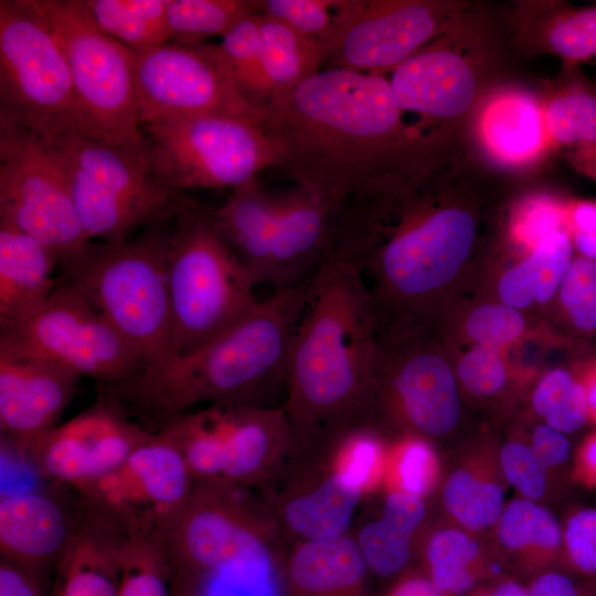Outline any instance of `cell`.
<instances>
[{
  "label": "cell",
  "instance_id": "cell-52",
  "mask_svg": "<svg viewBox=\"0 0 596 596\" xmlns=\"http://www.w3.org/2000/svg\"><path fill=\"white\" fill-rule=\"evenodd\" d=\"M528 589L529 596H596V577L547 570L536 574Z\"/></svg>",
  "mask_w": 596,
  "mask_h": 596
},
{
  "label": "cell",
  "instance_id": "cell-34",
  "mask_svg": "<svg viewBox=\"0 0 596 596\" xmlns=\"http://www.w3.org/2000/svg\"><path fill=\"white\" fill-rule=\"evenodd\" d=\"M256 17L262 40L263 64L272 97L323 68L324 53L318 42L278 20L262 14Z\"/></svg>",
  "mask_w": 596,
  "mask_h": 596
},
{
  "label": "cell",
  "instance_id": "cell-4",
  "mask_svg": "<svg viewBox=\"0 0 596 596\" xmlns=\"http://www.w3.org/2000/svg\"><path fill=\"white\" fill-rule=\"evenodd\" d=\"M311 279L275 288L224 332L183 353L115 383H98L130 417L157 432L171 417L206 402L268 407L278 387L286 392L292 337Z\"/></svg>",
  "mask_w": 596,
  "mask_h": 596
},
{
  "label": "cell",
  "instance_id": "cell-50",
  "mask_svg": "<svg viewBox=\"0 0 596 596\" xmlns=\"http://www.w3.org/2000/svg\"><path fill=\"white\" fill-rule=\"evenodd\" d=\"M398 456L396 473L401 491L422 497L436 477L437 464L432 448L421 439H409Z\"/></svg>",
  "mask_w": 596,
  "mask_h": 596
},
{
  "label": "cell",
  "instance_id": "cell-19",
  "mask_svg": "<svg viewBox=\"0 0 596 596\" xmlns=\"http://www.w3.org/2000/svg\"><path fill=\"white\" fill-rule=\"evenodd\" d=\"M195 481L177 449L156 432L77 497L125 532H161L184 509Z\"/></svg>",
  "mask_w": 596,
  "mask_h": 596
},
{
  "label": "cell",
  "instance_id": "cell-43",
  "mask_svg": "<svg viewBox=\"0 0 596 596\" xmlns=\"http://www.w3.org/2000/svg\"><path fill=\"white\" fill-rule=\"evenodd\" d=\"M567 201L549 191H534L519 199L508 220L509 241L526 254L549 235L566 231Z\"/></svg>",
  "mask_w": 596,
  "mask_h": 596
},
{
  "label": "cell",
  "instance_id": "cell-20",
  "mask_svg": "<svg viewBox=\"0 0 596 596\" xmlns=\"http://www.w3.org/2000/svg\"><path fill=\"white\" fill-rule=\"evenodd\" d=\"M152 433L98 390L89 407L40 437L26 456L39 476L77 491L118 467Z\"/></svg>",
  "mask_w": 596,
  "mask_h": 596
},
{
  "label": "cell",
  "instance_id": "cell-25",
  "mask_svg": "<svg viewBox=\"0 0 596 596\" xmlns=\"http://www.w3.org/2000/svg\"><path fill=\"white\" fill-rule=\"evenodd\" d=\"M81 502L71 507L42 490L11 492L0 499L1 558L41 575L56 565L70 544Z\"/></svg>",
  "mask_w": 596,
  "mask_h": 596
},
{
  "label": "cell",
  "instance_id": "cell-58",
  "mask_svg": "<svg viewBox=\"0 0 596 596\" xmlns=\"http://www.w3.org/2000/svg\"><path fill=\"white\" fill-rule=\"evenodd\" d=\"M579 377L585 389L589 421L596 424V360L588 364Z\"/></svg>",
  "mask_w": 596,
  "mask_h": 596
},
{
  "label": "cell",
  "instance_id": "cell-48",
  "mask_svg": "<svg viewBox=\"0 0 596 596\" xmlns=\"http://www.w3.org/2000/svg\"><path fill=\"white\" fill-rule=\"evenodd\" d=\"M539 285L540 252L535 246L500 275L498 301L523 311L536 304Z\"/></svg>",
  "mask_w": 596,
  "mask_h": 596
},
{
  "label": "cell",
  "instance_id": "cell-14",
  "mask_svg": "<svg viewBox=\"0 0 596 596\" xmlns=\"http://www.w3.org/2000/svg\"><path fill=\"white\" fill-rule=\"evenodd\" d=\"M0 352L41 358L98 383L120 382L145 368L91 302L60 276L33 313L0 323Z\"/></svg>",
  "mask_w": 596,
  "mask_h": 596
},
{
  "label": "cell",
  "instance_id": "cell-13",
  "mask_svg": "<svg viewBox=\"0 0 596 596\" xmlns=\"http://www.w3.org/2000/svg\"><path fill=\"white\" fill-rule=\"evenodd\" d=\"M151 163L171 188H237L276 164L258 120L225 116L159 118L141 124Z\"/></svg>",
  "mask_w": 596,
  "mask_h": 596
},
{
  "label": "cell",
  "instance_id": "cell-30",
  "mask_svg": "<svg viewBox=\"0 0 596 596\" xmlns=\"http://www.w3.org/2000/svg\"><path fill=\"white\" fill-rule=\"evenodd\" d=\"M57 259L33 236L0 222V323L18 322L53 291Z\"/></svg>",
  "mask_w": 596,
  "mask_h": 596
},
{
  "label": "cell",
  "instance_id": "cell-16",
  "mask_svg": "<svg viewBox=\"0 0 596 596\" xmlns=\"http://www.w3.org/2000/svg\"><path fill=\"white\" fill-rule=\"evenodd\" d=\"M140 121L225 116L258 120L259 109L240 93L217 44L167 43L131 51Z\"/></svg>",
  "mask_w": 596,
  "mask_h": 596
},
{
  "label": "cell",
  "instance_id": "cell-35",
  "mask_svg": "<svg viewBox=\"0 0 596 596\" xmlns=\"http://www.w3.org/2000/svg\"><path fill=\"white\" fill-rule=\"evenodd\" d=\"M97 26L131 51L171 42L167 0H86Z\"/></svg>",
  "mask_w": 596,
  "mask_h": 596
},
{
  "label": "cell",
  "instance_id": "cell-11",
  "mask_svg": "<svg viewBox=\"0 0 596 596\" xmlns=\"http://www.w3.org/2000/svg\"><path fill=\"white\" fill-rule=\"evenodd\" d=\"M249 488L195 482L181 513L161 532L173 577L202 581L244 561H274L277 524Z\"/></svg>",
  "mask_w": 596,
  "mask_h": 596
},
{
  "label": "cell",
  "instance_id": "cell-42",
  "mask_svg": "<svg viewBox=\"0 0 596 596\" xmlns=\"http://www.w3.org/2000/svg\"><path fill=\"white\" fill-rule=\"evenodd\" d=\"M351 0H255V13L278 20L318 42L323 53L339 32Z\"/></svg>",
  "mask_w": 596,
  "mask_h": 596
},
{
  "label": "cell",
  "instance_id": "cell-26",
  "mask_svg": "<svg viewBox=\"0 0 596 596\" xmlns=\"http://www.w3.org/2000/svg\"><path fill=\"white\" fill-rule=\"evenodd\" d=\"M505 22L510 44L524 54L553 55L562 65H596V2L515 1Z\"/></svg>",
  "mask_w": 596,
  "mask_h": 596
},
{
  "label": "cell",
  "instance_id": "cell-9",
  "mask_svg": "<svg viewBox=\"0 0 596 596\" xmlns=\"http://www.w3.org/2000/svg\"><path fill=\"white\" fill-rule=\"evenodd\" d=\"M0 128L40 138L75 132L105 140L82 107L64 53L31 0L0 1Z\"/></svg>",
  "mask_w": 596,
  "mask_h": 596
},
{
  "label": "cell",
  "instance_id": "cell-6",
  "mask_svg": "<svg viewBox=\"0 0 596 596\" xmlns=\"http://www.w3.org/2000/svg\"><path fill=\"white\" fill-rule=\"evenodd\" d=\"M40 139L65 177L87 241L126 240L140 227L174 220L194 202L161 179L147 147L75 132Z\"/></svg>",
  "mask_w": 596,
  "mask_h": 596
},
{
  "label": "cell",
  "instance_id": "cell-46",
  "mask_svg": "<svg viewBox=\"0 0 596 596\" xmlns=\"http://www.w3.org/2000/svg\"><path fill=\"white\" fill-rule=\"evenodd\" d=\"M459 383L472 395L490 397L502 391L508 380V368L502 350L472 344L455 364Z\"/></svg>",
  "mask_w": 596,
  "mask_h": 596
},
{
  "label": "cell",
  "instance_id": "cell-45",
  "mask_svg": "<svg viewBox=\"0 0 596 596\" xmlns=\"http://www.w3.org/2000/svg\"><path fill=\"white\" fill-rule=\"evenodd\" d=\"M525 330L523 312L500 301L476 306L466 315L461 324L464 337L472 344L500 350L519 341Z\"/></svg>",
  "mask_w": 596,
  "mask_h": 596
},
{
  "label": "cell",
  "instance_id": "cell-28",
  "mask_svg": "<svg viewBox=\"0 0 596 596\" xmlns=\"http://www.w3.org/2000/svg\"><path fill=\"white\" fill-rule=\"evenodd\" d=\"M541 96L553 151L596 182V81L581 65H562Z\"/></svg>",
  "mask_w": 596,
  "mask_h": 596
},
{
  "label": "cell",
  "instance_id": "cell-37",
  "mask_svg": "<svg viewBox=\"0 0 596 596\" xmlns=\"http://www.w3.org/2000/svg\"><path fill=\"white\" fill-rule=\"evenodd\" d=\"M255 14V0H167L171 43L198 46Z\"/></svg>",
  "mask_w": 596,
  "mask_h": 596
},
{
  "label": "cell",
  "instance_id": "cell-55",
  "mask_svg": "<svg viewBox=\"0 0 596 596\" xmlns=\"http://www.w3.org/2000/svg\"><path fill=\"white\" fill-rule=\"evenodd\" d=\"M574 476L587 487L596 486V432L589 434L579 445L575 457Z\"/></svg>",
  "mask_w": 596,
  "mask_h": 596
},
{
  "label": "cell",
  "instance_id": "cell-22",
  "mask_svg": "<svg viewBox=\"0 0 596 596\" xmlns=\"http://www.w3.org/2000/svg\"><path fill=\"white\" fill-rule=\"evenodd\" d=\"M468 125L477 152L501 172L529 171L554 153L541 93L522 84L492 83Z\"/></svg>",
  "mask_w": 596,
  "mask_h": 596
},
{
  "label": "cell",
  "instance_id": "cell-17",
  "mask_svg": "<svg viewBox=\"0 0 596 596\" xmlns=\"http://www.w3.org/2000/svg\"><path fill=\"white\" fill-rule=\"evenodd\" d=\"M472 6L460 0H351L339 32L324 50L323 68L385 76Z\"/></svg>",
  "mask_w": 596,
  "mask_h": 596
},
{
  "label": "cell",
  "instance_id": "cell-41",
  "mask_svg": "<svg viewBox=\"0 0 596 596\" xmlns=\"http://www.w3.org/2000/svg\"><path fill=\"white\" fill-rule=\"evenodd\" d=\"M532 405L546 425L563 434L575 432L589 421L581 377L565 369L550 370L539 380Z\"/></svg>",
  "mask_w": 596,
  "mask_h": 596
},
{
  "label": "cell",
  "instance_id": "cell-36",
  "mask_svg": "<svg viewBox=\"0 0 596 596\" xmlns=\"http://www.w3.org/2000/svg\"><path fill=\"white\" fill-rule=\"evenodd\" d=\"M428 579L445 596H462L490 577L476 542L461 530L435 532L426 546Z\"/></svg>",
  "mask_w": 596,
  "mask_h": 596
},
{
  "label": "cell",
  "instance_id": "cell-2",
  "mask_svg": "<svg viewBox=\"0 0 596 596\" xmlns=\"http://www.w3.org/2000/svg\"><path fill=\"white\" fill-rule=\"evenodd\" d=\"M258 125L276 152L273 169L337 204L380 174L445 151L408 124L386 76L343 68H323L275 94L259 108Z\"/></svg>",
  "mask_w": 596,
  "mask_h": 596
},
{
  "label": "cell",
  "instance_id": "cell-51",
  "mask_svg": "<svg viewBox=\"0 0 596 596\" xmlns=\"http://www.w3.org/2000/svg\"><path fill=\"white\" fill-rule=\"evenodd\" d=\"M566 231L574 252L581 257L596 262V200L567 201Z\"/></svg>",
  "mask_w": 596,
  "mask_h": 596
},
{
  "label": "cell",
  "instance_id": "cell-8",
  "mask_svg": "<svg viewBox=\"0 0 596 596\" xmlns=\"http://www.w3.org/2000/svg\"><path fill=\"white\" fill-rule=\"evenodd\" d=\"M168 284L174 354L215 338L258 302L256 285L216 226L215 209L196 201L173 220Z\"/></svg>",
  "mask_w": 596,
  "mask_h": 596
},
{
  "label": "cell",
  "instance_id": "cell-29",
  "mask_svg": "<svg viewBox=\"0 0 596 596\" xmlns=\"http://www.w3.org/2000/svg\"><path fill=\"white\" fill-rule=\"evenodd\" d=\"M368 566L356 540L343 534L297 541L281 571L285 596H365Z\"/></svg>",
  "mask_w": 596,
  "mask_h": 596
},
{
  "label": "cell",
  "instance_id": "cell-39",
  "mask_svg": "<svg viewBox=\"0 0 596 596\" xmlns=\"http://www.w3.org/2000/svg\"><path fill=\"white\" fill-rule=\"evenodd\" d=\"M222 58L243 97L256 109L272 97L264 70L256 14L235 24L217 44Z\"/></svg>",
  "mask_w": 596,
  "mask_h": 596
},
{
  "label": "cell",
  "instance_id": "cell-12",
  "mask_svg": "<svg viewBox=\"0 0 596 596\" xmlns=\"http://www.w3.org/2000/svg\"><path fill=\"white\" fill-rule=\"evenodd\" d=\"M31 1L60 44L79 103L102 137L145 148L131 50L97 26L86 0Z\"/></svg>",
  "mask_w": 596,
  "mask_h": 596
},
{
  "label": "cell",
  "instance_id": "cell-5",
  "mask_svg": "<svg viewBox=\"0 0 596 596\" xmlns=\"http://www.w3.org/2000/svg\"><path fill=\"white\" fill-rule=\"evenodd\" d=\"M169 221L123 241H87L58 264L145 366L174 355L168 284Z\"/></svg>",
  "mask_w": 596,
  "mask_h": 596
},
{
  "label": "cell",
  "instance_id": "cell-54",
  "mask_svg": "<svg viewBox=\"0 0 596 596\" xmlns=\"http://www.w3.org/2000/svg\"><path fill=\"white\" fill-rule=\"evenodd\" d=\"M0 596H43L40 575L1 558Z\"/></svg>",
  "mask_w": 596,
  "mask_h": 596
},
{
  "label": "cell",
  "instance_id": "cell-56",
  "mask_svg": "<svg viewBox=\"0 0 596 596\" xmlns=\"http://www.w3.org/2000/svg\"><path fill=\"white\" fill-rule=\"evenodd\" d=\"M385 596H445L427 576L408 575L397 582Z\"/></svg>",
  "mask_w": 596,
  "mask_h": 596
},
{
  "label": "cell",
  "instance_id": "cell-3",
  "mask_svg": "<svg viewBox=\"0 0 596 596\" xmlns=\"http://www.w3.org/2000/svg\"><path fill=\"white\" fill-rule=\"evenodd\" d=\"M376 322L361 272L327 253L290 347L283 405L294 449L319 448L370 414Z\"/></svg>",
  "mask_w": 596,
  "mask_h": 596
},
{
  "label": "cell",
  "instance_id": "cell-10",
  "mask_svg": "<svg viewBox=\"0 0 596 596\" xmlns=\"http://www.w3.org/2000/svg\"><path fill=\"white\" fill-rule=\"evenodd\" d=\"M157 432L177 447L195 482L266 485L294 449L284 406L213 403L171 417Z\"/></svg>",
  "mask_w": 596,
  "mask_h": 596
},
{
  "label": "cell",
  "instance_id": "cell-38",
  "mask_svg": "<svg viewBox=\"0 0 596 596\" xmlns=\"http://www.w3.org/2000/svg\"><path fill=\"white\" fill-rule=\"evenodd\" d=\"M118 596H172V573L160 532H126Z\"/></svg>",
  "mask_w": 596,
  "mask_h": 596
},
{
  "label": "cell",
  "instance_id": "cell-24",
  "mask_svg": "<svg viewBox=\"0 0 596 596\" xmlns=\"http://www.w3.org/2000/svg\"><path fill=\"white\" fill-rule=\"evenodd\" d=\"M340 204L296 184L279 195V209L264 284H302L329 251Z\"/></svg>",
  "mask_w": 596,
  "mask_h": 596
},
{
  "label": "cell",
  "instance_id": "cell-40",
  "mask_svg": "<svg viewBox=\"0 0 596 596\" xmlns=\"http://www.w3.org/2000/svg\"><path fill=\"white\" fill-rule=\"evenodd\" d=\"M503 499V489L499 483L464 469L453 472L444 487L446 511L469 530H483L498 523Z\"/></svg>",
  "mask_w": 596,
  "mask_h": 596
},
{
  "label": "cell",
  "instance_id": "cell-49",
  "mask_svg": "<svg viewBox=\"0 0 596 596\" xmlns=\"http://www.w3.org/2000/svg\"><path fill=\"white\" fill-rule=\"evenodd\" d=\"M504 477L525 499L542 497L546 485V468L539 461L531 447L510 441L500 453Z\"/></svg>",
  "mask_w": 596,
  "mask_h": 596
},
{
  "label": "cell",
  "instance_id": "cell-27",
  "mask_svg": "<svg viewBox=\"0 0 596 596\" xmlns=\"http://www.w3.org/2000/svg\"><path fill=\"white\" fill-rule=\"evenodd\" d=\"M125 534L83 503L72 540L55 565L53 596H118Z\"/></svg>",
  "mask_w": 596,
  "mask_h": 596
},
{
  "label": "cell",
  "instance_id": "cell-21",
  "mask_svg": "<svg viewBox=\"0 0 596 596\" xmlns=\"http://www.w3.org/2000/svg\"><path fill=\"white\" fill-rule=\"evenodd\" d=\"M270 480L274 493L264 502L278 530L295 542L348 533L362 490L338 468L328 448L292 450Z\"/></svg>",
  "mask_w": 596,
  "mask_h": 596
},
{
  "label": "cell",
  "instance_id": "cell-47",
  "mask_svg": "<svg viewBox=\"0 0 596 596\" xmlns=\"http://www.w3.org/2000/svg\"><path fill=\"white\" fill-rule=\"evenodd\" d=\"M563 560L574 575L596 577V509L582 508L567 518Z\"/></svg>",
  "mask_w": 596,
  "mask_h": 596
},
{
  "label": "cell",
  "instance_id": "cell-31",
  "mask_svg": "<svg viewBox=\"0 0 596 596\" xmlns=\"http://www.w3.org/2000/svg\"><path fill=\"white\" fill-rule=\"evenodd\" d=\"M279 209V195L256 179L234 188L215 209L216 226L244 264L255 285L264 284Z\"/></svg>",
  "mask_w": 596,
  "mask_h": 596
},
{
  "label": "cell",
  "instance_id": "cell-18",
  "mask_svg": "<svg viewBox=\"0 0 596 596\" xmlns=\"http://www.w3.org/2000/svg\"><path fill=\"white\" fill-rule=\"evenodd\" d=\"M0 222L36 238L57 259L87 242L65 177L44 142L0 128Z\"/></svg>",
  "mask_w": 596,
  "mask_h": 596
},
{
  "label": "cell",
  "instance_id": "cell-15",
  "mask_svg": "<svg viewBox=\"0 0 596 596\" xmlns=\"http://www.w3.org/2000/svg\"><path fill=\"white\" fill-rule=\"evenodd\" d=\"M439 437L460 417L458 379L439 328L376 334L370 415Z\"/></svg>",
  "mask_w": 596,
  "mask_h": 596
},
{
  "label": "cell",
  "instance_id": "cell-44",
  "mask_svg": "<svg viewBox=\"0 0 596 596\" xmlns=\"http://www.w3.org/2000/svg\"><path fill=\"white\" fill-rule=\"evenodd\" d=\"M574 331L596 334V262L575 255L556 296Z\"/></svg>",
  "mask_w": 596,
  "mask_h": 596
},
{
  "label": "cell",
  "instance_id": "cell-32",
  "mask_svg": "<svg viewBox=\"0 0 596 596\" xmlns=\"http://www.w3.org/2000/svg\"><path fill=\"white\" fill-rule=\"evenodd\" d=\"M424 517L422 497L401 490L387 494L381 517L364 524L355 538L368 570L382 577L400 573Z\"/></svg>",
  "mask_w": 596,
  "mask_h": 596
},
{
  "label": "cell",
  "instance_id": "cell-53",
  "mask_svg": "<svg viewBox=\"0 0 596 596\" xmlns=\"http://www.w3.org/2000/svg\"><path fill=\"white\" fill-rule=\"evenodd\" d=\"M530 447L546 469L564 464L571 453L565 434L546 424L534 428Z\"/></svg>",
  "mask_w": 596,
  "mask_h": 596
},
{
  "label": "cell",
  "instance_id": "cell-23",
  "mask_svg": "<svg viewBox=\"0 0 596 596\" xmlns=\"http://www.w3.org/2000/svg\"><path fill=\"white\" fill-rule=\"evenodd\" d=\"M79 376L44 359L0 352V428L20 451L55 427Z\"/></svg>",
  "mask_w": 596,
  "mask_h": 596
},
{
  "label": "cell",
  "instance_id": "cell-1",
  "mask_svg": "<svg viewBox=\"0 0 596 596\" xmlns=\"http://www.w3.org/2000/svg\"><path fill=\"white\" fill-rule=\"evenodd\" d=\"M485 181L448 150L380 174L342 201L327 253L361 272L376 333L441 322L456 279L485 237Z\"/></svg>",
  "mask_w": 596,
  "mask_h": 596
},
{
  "label": "cell",
  "instance_id": "cell-33",
  "mask_svg": "<svg viewBox=\"0 0 596 596\" xmlns=\"http://www.w3.org/2000/svg\"><path fill=\"white\" fill-rule=\"evenodd\" d=\"M498 538L510 552L518 553L528 570L542 573L546 564L563 553V531L556 518L530 499H515L502 510Z\"/></svg>",
  "mask_w": 596,
  "mask_h": 596
},
{
  "label": "cell",
  "instance_id": "cell-57",
  "mask_svg": "<svg viewBox=\"0 0 596 596\" xmlns=\"http://www.w3.org/2000/svg\"><path fill=\"white\" fill-rule=\"evenodd\" d=\"M462 596H529L528 586L511 578H500L478 585Z\"/></svg>",
  "mask_w": 596,
  "mask_h": 596
},
{
  "label": "cell",
  "instance_id": "cell-7",
  "mask_svg": "<svg viewBox=\"0 0 596 596\" xmlns=\"http://www.w3.org/2000/svg\"><path fill=\"white\" fill-rule=\"evenodd\" d=\"M493 22L473 4L451 28L387 77L405 118L433 146L447 149L456 128L467 124L501 53Z\"/></svg>",
  "mask_w": 596,
  "mask_h": 596
}]
</instances>
